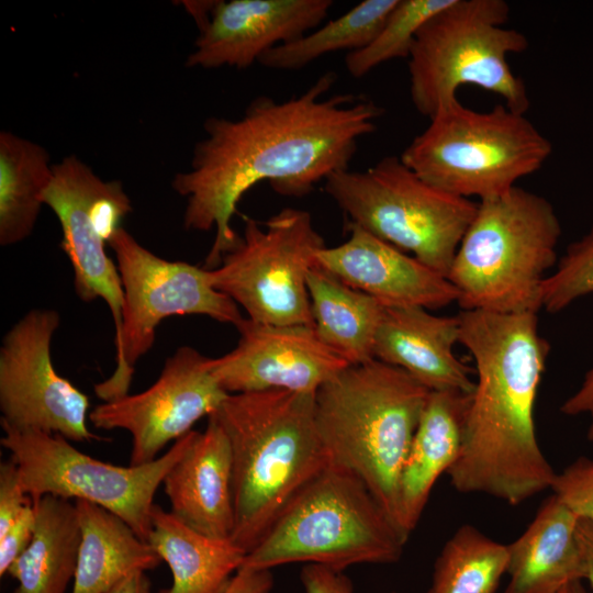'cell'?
I'll return each instance as SVG.
<instances>
[{
    "instance_id": "33",
    "label": "cell",
    "mask_w": 593,
    "mask_h": 593,
    "mask_svg": "<svg viewBox=\"0 0 593 593\" xmlns=\"http://www.w3.org/2000/svg\"><path fill=\"white\" fill-rule=\"evenodd\" d=\"M32 502L31 496L22 486L15 462L11 459L2 462L0 465V535Z\"/></svg>"
},
{
    "instance_id": "27",
    "label": "cell",
    "mask_w": 593,
    "mask_h": 593,
    "mask_svg": "<svg viewBox=\"0 0 593 593\" xmlns=\"http://www.w3.org/2000/svg\"><path fill=\"white\" fill-rule=\"evenodd\" d=\"M53 166L40 144L9 131L0 133L1 246L15 245L32 234Z\"/></svg>"
},
{
    "instance_id": "41",
    "label": "cell",
    "mask_w": 593,
    "mask_h": 593,
    "mask_svg": "<svg viewBox=\"0 0 593 593\" xmlns=\"http://www.w3.org/2000/svg\"><path fill=\"white\" fill-rule=\"evenodd\" d=\"M571 593H589L582 582L571 584Z\"/></svg>"
},
{
    "instance_id": "28",
    "label": "cell",
    "mask_w": 593,
    "mask_h": 593,
    "mask_svg": "<svg viewBox=\"0 0 593 593\" xmlns=\"http://www.w3.org/2000/svg\"><path fill=\"white\" fill-rule=\"evenodd\" d=\"M398 1L363 0L322 27L272 47L258 63L271 69L295 70L328 53L363 48L377 36Z\"/></svg>"
},
{
    "instance_id": "3",
    "label": "cell",
    "mask_w": 593,
    "mask_h": 593,
    "mask_svg": "<svg viewBox=\"0 0 593 593\" xmlns=\"http://www.w3.org/2000/svg\"><path fill=\"white\" fill-rule=\"evenodd\" d=\"M212 415L232 452L231 540L247 553L290 501L328 465L315 423V393H233Z\"/></svg>"
},
{
    "instance_id": "19",
    "label": "cell",
    "mask_w": 593,
    "mask_h": 593,
    "mask_svg": "<svg viewBox=\"0 0 593 593\" xmlns=\"http://www.w3.org/2000/svg\"><path fill=\"white\" fill-rule=\"evenodd\" d=\"M170 513L187 526L217 539H231L234 528L232 452L213 415L191 440L163 480Z\"/></svg>"
},
{
    "instance_id": "21",
    "label": "cell",
    "mask_w": 593,
    "mask_h": 593,
    "mask_svg": "<svg viewBox=\"0 0 593 593\" xmlns=\"http://www.w3.org/2000/svg\"><path fill=\"white\" fill-rule=\"evenodd\" d=\"M471 393L430 391L403 465L398 527L407 541L417 526L437 479L458 459Z\"/></svg>"
},
{
    "instance_id": "25",
    "label": "cell",
    "mask_w": 593,
    "mask_h": 593,
    "mask_svg": "<svg viewBox=\"0 0 593 593\" xmlns=\"http://www.w3.org/2000/svg\"><path fill=\"white\" fill-rule=\"evenodd\" d=\"M32 501L35 532L8 570L18 582L12 593H65L75 578L81 540L75 502L51 494Z\"/></svg>"
},
{
    "instance_id": "39",
    "label": "cell",
    "mask_w": 593,
    "mask_h": 593,
    "mask_svg": "<svg viewBox=\"0 0 593 593\" xmlns=\"http://www.w3.org/2000/svg\"><path fill=\"white\" fill-rule=\"evenodd\" d=\"M105 593H152L150 581L146 571L135 570L121 579Z\"/></svg>"
},
{
    "instance_id": "22",
    "label": "cell",
    "mask_w": 593,
    "mask_h": 593,
    "mask_svg": "<svg viewBox=\"0 0 593 593\" xmlns=\"http://www.w3.org/2000/svg\"><path fill=\"white\" fill-rule=\"evenodd\" d=\"M578 521L556 495L546 499L526 530L507 545L504 593H559L585 580Z\"/></svg>"
},
{
    "instance_id": "30",
    "label": "cell",
    "mask_w": 593,
    "mask_h": 593,
    "mask_svg": "<svg viewBox=\"0 0 593 593\" xmlns=\"http://www.w3.org/2000/svg\"><path fill=\"white\" fill-rule=\"evenodd\" d=\"M452 0H399L377 36L345 58L348 72L361 78L382 63L409 58L416 33Z\"/></svg>"
},
{
    "instance_id": "34",
    "label": "cell",
    "mask_w": 593,
    "mask_h": 593,
    "mask_svg": "<svg viewBox=\"0 0 593 593\" xmlns=\"http://www.w3.org/2000/svg\"><path fill=\"white\" fill-rule=\"evenodd\" d=\"M36 526L35 508L30 504L15 522L0 535V575L22 555L33 539Z\"/></svg>"
},
{
    "instance_id": "31",
    "label": "cell",
    "mask_w": 593,
    "mask_h": 593,
    "mask_svg": "<svg viewBox=\"0 0 593 593\" xmlns=\"http://www.w3.org/2000/svg\"><path fill=\"white\" fill-rule=\"evenodd\" d=\"M593 293V224L581 238L568 245L542 288V309L555 314Z\"/></svg>"
},
{
    "instance_id": "8",
    "label": "cell",
    "mask_w": 593,
    "mask_h": 593,
    "mask_svg": "<svg viewBox=\"0 0 593 593\" xmlns=\"http://www.w3.org/2000/svg\"><path fill=\"white\" fill-rule=\"evenodd\" d=\"M551 152L550 141L525 113L505 104L477 111L458 100L432 116L400 158L434 187L481 201L537 172Z\"/></svg>"
},
{
    "instance_id": "7",
    "label": "cell",
    "mask_w": 593,
    "mask_h": 593,
    "mask_svg": "<svg viewBox=\"0 0 593 593\" xmlns=\"http://www.w3.org/2000/svg\"><path fill=\"white\" fill-rule=\"evenodd\" d=\"M508 16L504 0H452L421 26L407 58L410 96L418 113L430 119L470 85L526 114L527 88L507 57L526 51L528 40L504 26Z\"/></svg>"
},
{
    "instance_id": "4",
    "label": "cell",
    "mask_w": 593,
    "mask_h": 593,
    "mask_svg": "<svg viewBox=\"0 0 593 593\" xmlns=\"http://www.w3.org/2000/svg\"><path fill=\"white\" fill-rule=\"evenodd\" d=\"M429 392L404 370L371 359L315 393L328 465L358 478L398 530L400 475Z\"/></svg>"
},
{
    "instance_id": "40",
    "label": "cell",
    "mask_w": 593,
    "mask_h": 593,
    "mask_svg": "<svg viewBox=\"0 0 593 593\" xmlns=\"http://www.w3.org/2000/svg\"><path fill=\"white\" fill-rule=\"evenodd\" d=\"M188 12L193 16L201 31L210 21L216 1H186L182 2Z\"/></svg>"
},
{
    "instance_id": "43",
    "label": "cell",
    "mask_w": 593,
    "mask_h": 593,
    "mask_svg": "<svg viewBox=\"0 0 593 593\" xmlns=\"http://www.w3.org/2000/svg\"><path fill=\"white\" fill-rule=\"evenodd\" d=\"M390 593H398V592H395V591H392V592H390Z\"/></svg>"
},
{
    "instance_id": "14",
    "label": "cell",
    "mask_w": 593,
    "mask_h": 593,
    "mask_svg": "<svg viewBox=\"0 0 593 593\" xmlns=\"http://www.w3.org/2000/svg\"><path fill=\"white\" fill-rule=\"evenodd\" d=\"M60 315L51 309L25 313L0 347V422L58 434L68 440L99 439L90 432L89 399L61 377L52 360Z\"/></svg>"
},
{
    "instance_id": "6",
    "label": "cell",
    "mask_w": 593,
    "mask_h": 593,
    "mask_svg": "<svg viewBox=\"0 0 593 593\" xmlns=\"http://www.w3.org/2000/svg\"><path fill=\"white\" fill-rule=\"evenodd\" d=\"M405 544L367 486L327 465L284 507L242 568L302 562L344 571L360 563L391 564Z\"/></svg>"
},
{
    "instance_id": "12",
    "label": "cell",
    "mask_w": 593,
    "mask_h": 593,
    "mask_svg": "<svg viewBox=\"0 0 593 593\" xmlns=\"http://www.w3.org/2000/svg\"><path fill=\"white\" fill-rule=\"evenodd\" d=\"M245 221L238 245L209 269L212 286L254 322L314 327L307 273L325 243L311 214L284 208L262 224Z\"/></svg>"
},
{
    "instance_id": "36",
    "label": "cell",
    "mask_w": 593,
    "mask_h": 593,
    "mask_svg": "<svg viewBox=\"0 0 593 593\" xmlns=\"http://www.w3.org/2000/svg\"><path fill=\"white\" fill-rule=\"evenodd\" d=\"M560 411L569 416L589 415L586 436L593 441V368L585 373L580 388L563 402Z\"/></svg>"
},
{
    "instance_id": "38",
    "label": "cell",
    "mask_w": 593,
    "mask_h": 593,
    "mask_svg": "<svg viewBox=\"0 0 593 593\" xmlns=\"http://www.w3.org/2000/svg\"><path fill=\"white\" fill-rule=\"evenodd\" d=\"M577 534L585 564V580L593 589V523L579 519Z\"/></svg>"
},
{
    "instance_id": "15",
    "label": "cell",
    "mask_w": 593,
    "mask_h": 593,
    "mask_svg": "<svg viewBox=\"0 0 593 593\" xmlns=\"http://www.w3.org/2000/svg\"><path fill=\"white\" fill-rule=\"evenodd\" d=\"M210 359L193 347H179L149 388L97 405L89 421L96 428L131 434V466L154 461L170 441L215 413L228 395L211 373Z\"/></svg>"
},
{
    "instance_id": "42",
    "label": "cell",
    "mask_w": 593,
    "mask_h": 593,
    "mask_svg": "<svg viewBox=\"0 0 593 593\" xmlns=\"http://www.w3.org/2000/svg\"><path fill=\"white\" fill-rule=\"evenodd\" d=\"M559 593H571V585L566 586V588L562 589L561 592H559Z\"/></svg>"
},
{
    "instance_id": "20",
    "label": "cell",
    "mask_w": 593,
    "mask_h": 593,
    "mask_svg": "<svg viewBox=\"0 0 593 593\" xmlns=\"http://www.w3.org/2000/svg\"><path fill=\"white\" fill-rule=\"evenodd\" d=\"M458 316H437L421 306L384 307L373 358L407 372L429 391L472 393V370L454 353Z\"/></svg>"
},
{
    "instance_id": "17",
    "label": "cell",
    "mask_w": 593,
    "mask_h": 593,
    "mask_svg": "<svg viewBox=\"0 0 593 593\" xmlns=\"http://www.w3.org/2000/svg\"><path fill=\"white\" fill-rule=\"evenodd\" d=\"M332 5V0L216 1L186 66L245 69L272 47L314 30Z\"/></svg>"
},
{
    "instance_id": "9",
    "label": "cell",
    "mask_w": 593,
    "mask_h": 593,
    "mask_svg": "<svg viewBox=\"0 0 593 593\" xmlns=\"http://www.w3.org/2000/svg\"><path fill=\"white\" fill-rule=\"evenodd\" d=\"M324 189L356 224L447 278L478 202L423 180L400 156L332 174Z\"/></svg>"
},
{
    "instance_id": "11",
    "label": "cell",
    "mask_w": 593,
    "mask_h": 593,
    "mask_svg": "<svg viewBox=\"0 0 593 593\" xmlns=\"http://www.w3.org/2000/svg\"><path fill=\"white\" fill-rule=\"evenodd\" d=\"M0 423V443L32 500L51 494L88 501L122 518L145 541L152 530L156 491L187 449L193 430L154 461L122 467L81 452L61 435Z\"/></svg>"
},
{
    "instance_id": "1",
    "label": "cell",
    "mask_w": 593,
    "mask_h": 593,
    "mask_svg": "<svg viewBox=\"0 0 593 593\" xmlns=\"http://www.w3.org/2000/svg\"><path fill=\"white\" fill-rule=\"evenodd\" d=\"M336 79L326 71L296 97L261 96L237 119L205 120L189 169L171 181L186 200L183 226L215 230L204 268H216L240 242L231 221L249 189L268 181L282 195L302 198L348 169L359 139L376 131L384 109L366 96L326 97Z\"/></svg>"
},
{
    "instance_id": "23",
    "label": "cell",
    "mask_w": 593,
    "mask_h": 593,
    "mask_svg": "<svg viewBox=\"0 0 593 593\" xmlns=\"http://www.w3.org/2000/svg\"><path fill=\"white\" fill-rule=\"evenodd\" d=\"M148 542L172 574L171 585L157 593H223L247 555L231 539L205 536L158 504Z\"/></svg>"
},
{
    "instance_id": "18",
    "label": "cell",
    "mask_w": 593,
    "mask_h": 593,
    "mask_svg": "<svg viewBox=\"0 0 593 593\" xmlns=\"http://www.w3.org/2000/svg\"><path fill=\"white\" fill-rule=\"evenodd\" d=\"M348 231L345 243L317 251V266L384 307L435 310L457 302V290L443 275L356 224L348 223Z\"/></svg>"
},
{
    "instance_id": "5",
    "label": "cell",
    "mask_w": 593,
    "mask_h": 593,
    "mask_svg": "<svg viewBox=\"0 0 593 593\" xmlns=\"http://www.w3.org/2000/svg\"><path fill=\"white\" fill-rule=\"evenodd\" d=\"M561 232L553 205L522 187L479 201L447 275L457 303L467 311L537 314Z\"/></svg>"
},
{
    "instance_id": "2",
    "label": "cell",
    "mask_w": 593,
    "mask_h": 593,
    "mask_svg": "<svg viewBox=\"0 0 593 593\" xmlns=\"http://www.w3.org/2000/svg\"><path fill=\"white\" fill-rule=\"evenodd\" d=\"M457 316L477 381L461 451L447 474L460 493L515 506L550 489L557 473L540 449L534 416L550 345L534 313L462 310Z\"/></svg>"
},
{
    "instance_id": "16",
    "label": "cell",
    "mask_w": 593,
    "mask_h": 593,
    "mask_svg": "<svg viewBox=\"0 0 593 593\" xmlns=\"http://www.w3.org/2000/svg\"><path fill=\"white\" fill-rule=\"evenodd\" d=\"M230 353L210 359V371L228 394L283 390L316 393L348 365L313 326L275 325L244 318Z\"/></svg>"
},
{
    "instance_id": "37",
    "label": "cell",
    "mask_w": 593,
    "mask_h": 593,
    "mask_svg": "<svg viewBox=\"0 0 593 593\" xmlns=\"http://www.w3.org/2000/svg\"><path fill=\"white\" fill-rule=\"evenodd\" d=\"M272 584L270 570L240 568L223 593H269Z\"/></svg>"
},
{
    "instance_id": "13",
    "label": "cell",
    "mask_w": 593,
    "mask_h": 593,
    "mask_svg": "<svg viewBox=\"0 0 593 593\" xmlns=\"http://www.w3.org/2000/svg\"><path fill=\"white\" fill-rule=\"evenodd\" d=\"M43 201L59 221L61 247L72 267L76 294L85 302L103 300L118 336L124 291L118 266L105 246L132 211L122 183L103 180L76 155H68L54 164Z\"/></svg>"
},
{
    "instance_id": "10",
    "label": "cell",
    "mask_w": 593,
    "mask_h": 593,
    "mask_svg": "<svg viewBox=\"0 0 593 593\" xmlns=\"http://www.w3.org/2000/svg\"><path fill=\"white\" fill-rule=\"evenodd\" d=\"M108 245L116 258L124 306L121 331L115 336V369L94 384V393L103 402L128 394L135 365L153 347L163 320L203 315L237 327L245 318L238 305L212 286L209 269L161 258L123 227Z\"/></svg>"
},
{
    "instance_id": "32",
    "label": "cell",
    "mask_w": 593,
    "mask_h": 593,
    "mask_svg": "<svg viewBox=\"0 0 593 593\" xmlns=\"http://www.w3.org/2000/svg\"><path fill=\"white\" fill-rule=\"evenodd\" d=\"M550 489L579 519L593 523V459L574 460L556 473Z\"/></svg>"
},
{
    "instance_id": "26",
    "label": "cell",
    "mask_w": 593,
    "mask_h": 593,
    "mask_svg": "<svg viewBox=\"0 0 593 593\" xmlns=\"http://www.w3.org/2000/svg\"><path fill=\"white\" fill-rule=\"evenodd\" d=\"M314 329L318 338L348 365L373 358V345L384 306L316 264L307 273Z\"/></svg>"
},
{
    "instance_id": "35",
    "label": "cell",
    "mask_w": 593,
    "mask_h": 593,
    "mask_svg": "<svg viewBox=\"0 0 593 593\" xmlns=\"http://www.w3.org/2000/svg\"><path fill=\"white\" fill-rule=\"evenodd\" d=\"M305 593H353L350 579L343 572L320 564H305L300 574Z\"/></svg>"
},
{
    "instance_id": "29",
    "label": "cell",
    "mask_w": 593,
    "mask_h": 593,
    "mask_svg": "<svg viewBox=\"0 0 593 593\" xmlns=\"http://www.w3.org/2000/svg\"><path fill=\"white\" fill-rule=\"evenodd\" d=\"M507 562V545L465 524L436 558L427 593H495Z\"/></svg>"
},
{
    "instance_id": "24",
    "label": "cell",
    "mask_w": 593,
    "mask_h": 593,
    "mask_svg": "<svg viewBox=\"0 0 593 593\" xmlns=\"http://www.w3.org/2000/svg\"><path fill=\"white\" fill-rule=\"evenodd\" d=\"M74 502L81 540L71 593H105L128 573L163 561L122 518L88 501Z\"/></svg>"
}]
</instances>
